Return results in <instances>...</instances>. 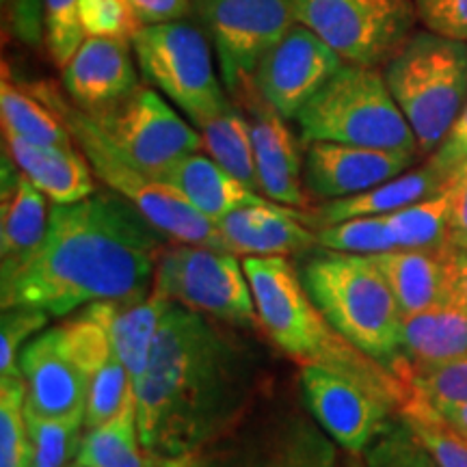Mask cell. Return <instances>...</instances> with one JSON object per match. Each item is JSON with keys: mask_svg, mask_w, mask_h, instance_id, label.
Returning a JSON list of instances; mask_svg holds the SVG:
<instances>
[{"mask_svg": "<svg viewBox=\"0 0 467 467\" xmlns=\"http://www.w3.org/2000/svg\"><path fill=\"white\" fill-rule=\"evenodd\" d=\"M254 331L167 303L148 370L134 383L145 451L197 452L262 399L279 370Z\"/></svg>", "mask_w": 467, "mask_h": 467, "instance_id": "cell-1", "label": "cell"}, {"mask_svg": "<svg viewBox=\"0 0 467 467\" xmlns=\"http://www.w3.org/2000/svg\"><path fill=\"white\" fill-rule=\"evenodd\" d=\"M169 238L119 192L98 189L76 203H52L46 238L25 265L0 275V303L52 318L91 303H134L151 295Z\"/></svg>", "mask_w": 467, "mask_h": 467, "instance_id": "cell-2", "label": "cell"}, {"mask_svg": "<svg viewBox=\"0 0 467 467\" xmlns=\"http://www.w3.org/2000/svg\"><path fill=\"white\" fill-rule=\"evenodd\" d=\"M260 327L265 337L296 366H323L358 379L359 383L392 396L400 402L407 388L353 342H348L307 295L299 266L285 255H249L243 258Z\"/></svg>", "mask_w": 467, "mask_h": 467, "instance_id": "cell-3", "label": "cell"}, {"mask_svg": "<svg viewBox=\"0 0 467 467\" xmlns=\"http://www.w3.org/2000/svg\"><path fill=\"white\" fill-rule=\"evenodd\" d=\"M299 275L329 323L396 375L405 364V317L377 262L370 255L317 247L303 254Z\"/></svg>", "mask_w": 467, "mask_h": 467, "instance_id": "cell-4", "label": "cell"}, {"mask_svg": "<svg viewBox=\"0 0 467 467\" xmlns=\"http://www.w3.org/2000/svg\"><path fill=\"white\" fill-rule=\"evenodd\" d=\"M340 459L306 405L299 375L279 372L232 429L192 452L191 467H340Z\"/></svg>", "mask_w": 467, "mask_h": 467, "instance_id": "cell-5", "label": "cell"}, {"mask_svg": "<svg viewBox=\"0 0 467 467\" xmlns=\"http://www.w3.org/2000/svg\"><path fill=\"white\" fill-rule=\"evenodd\" d=\"M28 89L37 93L44 102H48L66 121L76 145L83 150L89 161L96 178L110 191L126 197L156 230L165 234L169 241L206 244V247L227 251L217 221L192 208L173 186L130 165L115 150V145L109 141L107 134L87 110L76 107L72 100H66L50 83H35Z\"/></svg>", "mask_w": 467, "mask_h": 467, "instance_id": "cell-6", "label": "cell"}, {"mask_svg": "<svg viewBox=\"0 0 467 467\" xmlns=\"http://www.w3.org/2000/svg\"><path fill=\"white\" fill-rule=\"evenodd\" d=\"M303 143H348L418 154V139L377 67L344 66L296 115Z\"/></svg>", "mask_w": 467, "mask_h": 467, "instance_id": "cell-7", "label": "cell"}, {"mask_svg": "<svg viewBox=\"0 0 467 467\" xmlns=\"http://www.w3.org/2000/svg\"><path fill=\"white\" fill-rule=\"evenodd\" d=\"M383 76L420 151H435L467 102V44L433 31L413 33L385 63Z\"/></svg>", "mask_w": 467, "mask_h": 467, "instance_id": "cell-8", "label": "cell"}, {"mask_svg": "<svg viewBox=\"0 0 467 467\" xmlns=\"http://www.w3.org/2000/svg\"><path fill=\"white\" fill-rule=\"evenodd\" d=\"M130 42L148 85L197 128L232 107L223 80L217 76L213 48L200 28L180 20L148 25L139 28Z\"/></svg>", "mask_w": 467, "mask_h": 467, "instance_id": "cell-9", "label": "cell"}, {"mask_svg": "<svg viewBox=\"0 0 467 467\" xmlns=\"http://www.w3.org/2000/svg\"><path fill=\"white\" fill-rule=\"evenodd\" d=\"M151 295L230 325L262 331L247 273L230 251L169 241L156 265Z\"/></svg>", "mask_w": 467, "mask_h": 467, "instance_id": "cell-10", "label": "cell"}, {"mask_svg": "<svg viewBox=\"0 0 467 467\" xmlns=\"http://www.w3.org/2000/svg\"><path fill=\"white\" fill-rule=\"evenodd\" d=\"M413 0H295V22L350 66L379 67L411 37Z\"/></svg>", "mask_w": 467, "mask_h": 467, "instance_id": "cell-11", "label": "cell"}, {"mask_svg": "<svg viewBox=\"0 0 467 467\" xmlns=\"http://www.w3.org/2000/svg\"><path fill=\"white\" fill-rule=\"evenodd\" d=\"M124 159L151 178L202 151V134L154 87L139 85L109 107L89 113Z\"/></svg>", "mask_w": 467, "mask_h": 467, "instance_id": "cell-12", "label": "cell"}, {"mask_svg": "<svg viewBox=\"0 0 467 467\" xmlns=\"http://www.w3.org/2000/svg\"><path fill=\"white\" fill-rule=\"evenodd\" d=\"M219 58L225 89L241 102L255 89L260 58L295 25V0H192Z\"/></svg>", "mask_w": 467, "mask_h": 467, "instance_id": "cell-13", "label": "cell"}, {"mask_svg": "<svg viewBox=\"0 0 467 467\" xmlns=\"http://www.w3.org/2000/svg\"><path fill=\"white\" fill-rule=\"evenodd\" d=\"M299 383L312 416L344 452H364L400 409L392 396L331 368L303 366Z\"/></svg>", "mask_w": 467, "mask_h": 467, "instance_id": "cell-14", "label": "cell"}, {"mask_svg": "<svg viewBox=\"0 0 467 467\" xmlns=\"http://www.w3.org/2000/svg\"><path fill=\"white\" fill-rule=\"evenodd\" d=\"M344 61L317 33L292 25L288 33L260 58L254 85L262 100L285 119H296L301 109L334 78Z\"/></svg>", "mask_w": 467, "mask_h": 467, "instance_id": "cell-15", "label": "cell"}, {"mask_svg": "<svg viewBox=\"0 0 467 467\" xmlns=\"http://www.w3.org/2000/svg\"><path fill=\"white\" fill-rule=\"evenodd\" d=\"M26 385V409L39 416L85 411L91 377L69 347L61 325L44 329L20 355Z\"/></svg>", "mask_w": 467, "mask_h": 467, "instance_id": "cell-16", "label": "cell"}, {"mask_svg": "<svg viewBox=\"0 0 467 467\" xmlns=\"http://www.w3.org/2000/svg\"><path fill=\"white\" fill-rule=\"evenodd\" d=\"M416 154L361 148L348 143H307L303 178L307 191L320 200L334 202L358 195L405 173Z\"/></svg>", "mask_w": 467, "mask_h": 467, "instance_id": "cell-17", "label": "cell"}, {"mask_svg": "<svg viewBox=\"0 0 467 467\" xmlns=\"http://www.w3.org/2000/svg\"><path fill=\"white\" fill-rule=\"evenodd\" d=\"M241 104L249 110L262 195L282 206L312 210L303 189L306 178L301 169V154L295 134L285 126V117L262 100L258 89H251Z\"/></svg>", "mask_w": 467, "mask_h": 467, "instance_id": "cell-18", "label": "cell"}, {"mask_svg": "<svg viewBox=\"0 0 467 467\" xmlns=\"http://www.w3.org/2000/svg\"><path fill=\"white\" fill-rule=\"evenodd\" d=\"M132 42L124 37H85L61 69L63 89L76 107L93 113L137 89Z\"/></svg>", "mask_w": 467, "mask_h": 467, "instance_id": "cell-19", "label": "cell"}, {"mask_svg": "<svg viewBox=\"0 0 467 467\" xmlns=\"http://www.w3.org/2000/svg\"><path fill=\"white\" fill-rule=\"evenodd\" d=\"M230 254L249 255H303L320 247L318 232L309 227V210L275 206H249L234 210L217 221Z\"/></svg>", "mask_w": 467, "mask_h": 467, "instance_id": "cell-20", "label": "cell"}, {"mask_svg": "<svg viewBox=\"0 0 467 467\" xmlns=\"http://www.w3.org/2000/svg\"><path fill=\"white\" fill-rule=\"evenodd\" d=\"M0 195V275H7L42 247L50 208L48 197L22 173L7 151L3 154Z\"/></svg>", "mask_w": 467, "mask_h": 467, "instance_id": "cell-21", "label": "cell"}, {"mask_svg": "<svg viewBox=\"0 0 467 467\" xmlns=\"http://www.w3.org/2000/svg\"><path fill=\"white\" fill-rule=\"evenodd\" d=\"M5 134V151L52 203H76L96 192L93 169L83 154L69 145H42L16 134Z\"/></svg>", "mask_w": 467, "mask_h": 467, "instance_id": "cell-22", "label": "cell"}, {"mask_svg": "<svg viewBox=\"0 0 467 467\" xmlns=\"http://www.w3.org/2000/svg\"><path fill=\"white\" fill-rule=\"evenodd\" d=\"M451 255L452 249H392L370 258L377 262L389 288L394 290L402 317H411L424 309L457 303L452 290Z\"/></svg>", "mask_w": 467, "mask_h": 467, "instance_id": "cell-23", "label": "cell"}, {"mask_svg": "<svg viewBox=\"0 0 467 467\" xmlns=\"http://www.w3.org/2000/svg\"><path fill=\"white\" fill-rule=\"evenodd\" d=\"M162 182L173 186L192 208L200 210L213 221H219L234 210L249 206H275L262 192L227 173L208 154L195 151L178 161L162 175Z\"/></svg>", "mask_w": 467, "mask_h": 467, "instance_id": "cell-24", "label": "cell"}, {"mask_svg": "<svg viewBox=\"0 0 467 467\" xmlns=\"http://www.w3.org/2000/svg\"><path fill=\"white\" fill-rule=\"evenodd\" d=\"M451 184V178L443 175L433 162L405 171L388 182L368 189L358 195L342 197V200L327 202L323 206L309 210V227L320 230L325 225L340 223V221L355 217H379V214H392L411 203L435 195Z\"/></svg>", "mask_w": 467, "mask_h": 467, "instance_id": "cell-25", "label": "cell"}, {"mask_svg": "<svg viewBox=\"0 0 467 467\" xmlns=\"http://www.w3.org/2000/svg\"><path fill=\"white\" fill-rule=\"evenodd\" d=\"M402 355L409 364H441L467 358V307L446 303L405 317Z\"/></svg>", "mask_w": 467, "mask_h": 467, "instance_id": "cell-26", "label": "cell"}, {"mask_svg": "<svg viewBox=\"0 0 467 467\" xmlns=\"http://www.w3.org/2000/svg\"><path fill=\"white\" fill-rule=\"evenodd\" d=\"M167 303L156 295L134 303H98L117 358L126 366L132 385L148 370Z\"/></svg>", "mask_w": 467, "mask_h": 467, "instance_id": "cell-27", "label": "cell"}, {"mask_svg": "<svg viewBox=\"0 0 467 467\" xmlns=\"http://www.w3.org/2000/svg\"><path fill=\"white\" fill-rule=\"evenodd\" d=\"M162 457L143 448L134 388L113 418L85 431L76 461L89 467H159Z\"/></svg>", "mask_w": 467, "mask_h": 467, "instance_id": "cell-28", "label": "cell"}, {"mask_svg": "<svg viewBox=\"0 0 467 467\" xmlns=\"http://www.w3.org/2000/svg\"><path fill=\"white\" fill-rule=\"evenodd\" d=\"M0 117H3V132L16 134L26 141L42 145L74 143L72 132L57 110L28 87L14 83L7 67L0 83Z\"/></svg>", "mask_w": 467, "mask_h": 467, "instance_id": "cell-29", "label": "cell"}, {"mask_svg": "<svg viewBox=\"0 0 467 467\" xmlns=\"http://www.w3.org/2000/svg\"><path fill=\"white\" fill-rule=\"evenodd\" d=\"M452 208L454 189H446L420 200L411 206L396 210L388 217L396 249L448 251L452 249Z\"/></svg>", "mask_w": 467, "mask_h": 467, "instance_id": "cell-30", "label": "cell"}, {"mask_svg": "<svg viewBox=\"0 0 467 467\" xmlns=\"http://www.w3.org/2000/svg\"><path fill=\"white\" fill-rule=\"evenodd\" d=\"M202 150L217 165L238 178L249 189L260 191V175L255 165L254 139H251L249 117L243 115L238 107H227L223 113L214 115L206 124L200 126Z\"/></svg>", "mask_w": 467, "mask_h": 467, "instance_id": "cell-31", "label": "cell"}, {"mask_svg": "<svg viewBox=\"0 0 467 467\" xmlns=\"http://www.w3.org/2000/svg\"><path fill=\"white\" fill-rule=\"evenodd\" d=\"M400 418L416 433L440 467H467V440L459 435L433 405L420 396L407 394L399 409Z\"/></svg>", "mask_w": 467, "mask_h": 467, "instance_id": "cell-32", "label": "cell"}, {"mask_svg": "<svg viewBox=\"0 0 467 467\" xmlns=\"http://www.w3.org/2000/svg\"><path fill=\"white\" fill-rule=\"evenodd\" d=\"M26 420V385L20 372L0 377V467H33Z\"/></svg>", "mask_w": 467, "mask_h": 467, "instance_id": "cell-33", "label": "cell"}, {"mask_svg": "<svg viewBox=\"0 0 467 467\" xmlns=\"http://www.w3.org/2000/svg\"><path fill=\"white\" fill-rule=\"evenodd\" d=\"M35 463L37 467H67L76 461L85 435V411L67 416H39L26 409Z\"/></svg>", "mask_w": 467, "mask_h": 467, "instance_id": "cell-34", "label": "cell"}, {"mask_svg": "<svg viewBox=\"0 0 467 467\" xmlns=\"http://www.w3.org/2000/svg\"><path fill=\"white\" fill-rule=\"evenodd\" d=\"M396 375L405 383L407 392L435 409L467 405V358L441 364H409L405 359Z\"/></svg>", "mask_w": 467, "mask_h": 467, "instance_id": "cell-35", "label": "cell"}, {"mask_svg": "<svg viewBox=\"0 0 467 467\" xmlns=\"http://www.w3.org/2000/svg\"><path fill=\"white\" fill-rule=\"evenodd\" d=\"M361 457L366 467H440L400 413L389 420Z\"/></svg>", "mask_w": 467, "mask_h": 467, "instance_id": "cell-36", "label": "cell"}, {"mask_svg": "<svg viewBox=\"0 0 467 467\" xmlns=\"http://www.w3.org/2000/svg\"><path fill=\"white\" fill-rule=\"evenodd\" d=\"M318 232L320 247L344 251V254L377 255L396 249L388 217H355L340 223L325 225Z\"/></svg>", "mask_w": 467, "mask_h": 467, "instance_id": "cell-37", "label": "cell"}, {"mask_svg": "<svg viewBox=\"0 0 467 467\" xmlns=\"http://www.w3.org/2000/svg\"><path fill=\"white\" fill-rule=\"evenodd\" d=\"M134 388L132 379L128 375L126 366L117 358V353L110 355L107 364L98 368L96 375L91 377L89 394H87L85 407V431L96 429L109 418H113L119 407L124 405L126 396Z\"/></svg>", "mask_w": 467, "mask_h": 467, "instance_id": "cell-38", "label": "cell"}, {"mask_svg": "<svg viewBox=\"0 0 467 467\" xmlns=\"http://www.w3.org/2000/svg\"><path fill=\"white\" fill-rule=\"evenodd\" d=\"M44 26L52 63L63 69L87 37L80 22V0H46Z\"/></svg>", "mask_w": 467, "mask_h": 467, "instance_id": "cell-39", "label": "cell"}, {"mask_svg": "<svg viewBox=\"0 0 467 467\" xmlns=\"http://www.w3.org/2000/svg\"><path fill=\"white\" fill-rule=\"evenodd\" d=\"M50 314L37 307H7L0 318V377L20 372V355L28 342L50 323Z\"/></svg>", "mask_w": 467, "mask_h": 467, "instance_id": "cell-40", "label": "cell"}, {"mask_svg": "<svg viewBox=\"0 0 467 467\" xmlns=\"http://www.w3.org/2000/svg\"><path fill=\"white\" fill-rule=\"evenodd\" d=\"M80 22L87 37H124L143 25L128 0H80Z\"/></svg>", "mask_w": 467, "mask_h": 467, "instance_id": "cell-41", "label": "cell"}, {"mask_svg": "<svg viewBox=\"0 0 467 467\" xmlns=\"http://www.w3.org/2000/svg\"><path fill=\"white\" fill-rule=\"evenodd\" d=\"M46 0H3L5 31H9L17 42L31 48L46 44L44 26Z\"/></svg>", "mask_w": 467, "mask_h": 467, "instance_id": "cell-42", "label": "cell"}, {"mask_svg": "<svg viewBox=\"0 0 467 467\" xmlns=\"http://www.w3.org/2000/svg\"><path fill=\"white\" fill-rule=\"evenodd\" d=\"M416 11L429 31L467 42V0H416Z\"/></svg>", "mask_w": 467, "mask_h": 467, "instance_id": "cell-43", "label": "cell"}, {"mask_svg": "<svg viewBox=\"0 0 467 467\" xmlns=\"http://www.w3.org/2000/svg\"><path fill=\"white\" fill-rule=\"evenodd\" d=\"M429 162H433L448 178H452L457 169L467 162V102L457 117V121H454V126L451 128V132L446 134V139L435 150L433 159Z\"/></svg>", "mask_w": 467, "mask_h": 467, "instance_id": "cell-44", "label": "cell"}, {"mask_svg": "<svg viewBox=\"0 0 467 467\" xmlns=\"http://www.w3.org/2000/svg\"><path fill=\"white\" fill-rule=\"evenodd\" d=\"M139 22L148 25H165L189 14L191 0H128Z\"/></svg>", "mask_w": 467, "mask_h": 467, "instance_id": "cell-45", "label": "cell"}, {"mask_svg": "<svg viewBox=\"0 0 467 467\" xmlns=\"http://www.w3.org/2000/svg\"><path fill=\"white\" fill-rule=\"evenodd\" d=\"M454 189L452 249H467V180H451Z\"/></svg>", "mask_w": 467, "mask_h": 467, "instance_id": "cell-46", "label": "cell"}, {"mask_svg": "<svg viewBox=\"0 0 467 467\" xmlns=\"http://www.w3.org/2000/svg\"><path fill=\"white\" fill-rule=\"evenodd\" d=\"M451 275H452L454 299H457V303H461L463 307H467V251L465 249H452Z\"/></svg>", "mask_w": 467, "mask_h": 467, "instance_id": "cell-47", "label": "cell"}, {"mask_svg": "<svg viewBox=\"0 0 467 467\" xmlns=\"http://www.w3.org/2000/svg\"><path fill=\"white\" fill-rule=\"evenodd\" d=\"M441 413V418L446 420L448 424L457 431L459 435H463L467 440V405L463 407H446V409H437Z\"/></svg>", "mask_w": 467, "mask_h": 467, "instance_id": "cell-48", "label": "cell"}, {"mask_svg": "<svg viewBox=\"0 0 467 467\" xmlns=\"http://www.w3.org/2000/svg\"><path fill=\"white\" fill-rule=\"evenodd\" d=\"M192 454H184V457H162L159 467H191Z\"/></svg>", "mask_w": 467, "mask_h": 467, "instance_id": "cell-49", "label": "cell"}, {"mask_svg": "<svg viewBox=\"0 0 467 467\" xmlns=\"http://www.w3.org/2000/svg\"><path fill=\"white\" fill-rule=\"evenodd\" d=\"M340 467H366V463L361 454L344 452V457L340 459Z\"/></svg>", "mask_w": 467, "mask_h": 467, "instance_id": "cell-50", "label": "cell"}, {"mask_svg": "<svg viewBox=\"0 0 467 467\" xmlns=\"http://www.w3.org/2000/svg\"><path fill=\"white\" fill-rule=\"evenodd\" d=\"M451 180H467V162H465L463 167L457 169V173H454Z\"/></svg>", "mask_w": 467, "mask_h": 467, "instance_id": "cell-51", "label": "cell"}, {"mask_svg": "<svg viewBox=\"0 0 467 467\" xmlns=\"http://www.w3.org/2000/svg\"><path fill=\"white\" fill-rule=\"evenodd\" d=\"M67 467H89V465H83V463H78V461H72Z\"/></svg>", "mask_w": 467, "mask_h": 467, "instance_id": "cell-52", "label": "cell"}, {"mask_svg": "<svg viewBox=\"0 0 467 467\" xmlns=\"http://www.w3.org/2000/svg\"><path fill=\"white\" fill-rule=\"evenodd\" d=\"M33 467H37V465H33Z\"/></svg>", "mask_w": 467, "mask_h": 467, "instance_id": "cell-53", "label": "cell"}, {"mask_svg": "<svg viewBox=\"0 0 467 467\" xmlns=\"http://www.w3.org/2000/svg\"><path fill=\"white\" fill-rule=\"evenodd\" d=\"M465 251H467V249H465Z\"/></svg>", "mask_w": 467, "mask_h": 467, "instance_id": "cell-54", "label": "cell"}]
</instances>
